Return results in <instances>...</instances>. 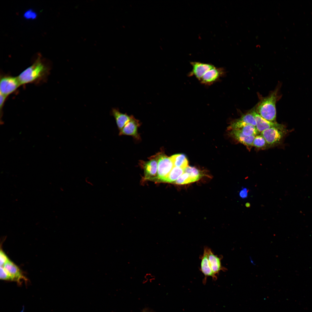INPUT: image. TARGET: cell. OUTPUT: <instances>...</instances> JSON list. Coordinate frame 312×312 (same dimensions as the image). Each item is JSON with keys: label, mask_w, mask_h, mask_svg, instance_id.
<instances>
[{"label": "cell", "mask_w": 312, "mask_h": 312, "mask_svg": "<svg viewBox=\"0 0 312 312\" xmlns=\"http://www.w3.org/2000/svg\"><path fill=\"white\" fill-rule=\"evenodd\" d=\"M279 90V88H276L268 96L262 98L255 106L256 112L268 121L276 122V104L278 99Z\"/></svg>", "instance_id": "obj_1"}, {"label": "cell", "mask_w": 312, "mask_h": 312, "mask_svg": "<svg viewBox=\"0 0 312 312\" xmlns=\"http://www.w3.org/2000/svg\"><path fill=\"white\" fill-rule=\"evenodd\" d=\"M48 69L39 58L17 77L21 85L37 81L45 76Z\"/></svg>", "instance_id": "obj_2"}, {"label": "cell", "mask_w": 312, "mask_h": 312, "mask_svg": "<svg viewBox=\"0 0 312 312\" xmlns=\"http://www.w3.org/2000/svg\"><path fill=\"white\" fill-rule=\"evenodd\" d=\"M283 124L279 127L266 129L260 133L270 147L281 144L284 137L289 132Z\"/></svg>", "instance_id": "obj_3"}, {"label": "cell", "mask_w": 312, "mask_h": 312, "mask_svg": "<svg viewBox=\"0 0 312 312\" xmlns=\"http://www.w3.org/2000/svg\"><path fill=\"white\" fill-rule=\"evenodd\" d=\"M158 162L156 179L164 182L174 165L170 158L163 154L159 155L157 157Z\"/></svg>", "instance_id": "obj_4"}, {"label": "cell", "mask_w": 312, "mask_h": 312, "mask_svg": "<svg viewBox=\"0 0 312 312\" xmlns=\"http://www.w3.org/2000/svg\"><path fill=\"white\" fill-rule=\"evenodd\" d=\"M21 85L17 77L4 76L0 79V94L7 97Z\"/></svg>", "instance_id": "obj_5"}, {"label": "cell", "mask_w": 312, "mask_h": 312, "mask_svg": "<svg viewBox=\"0 0 312 312\" xmlns=\"http://www.w3.org/2000/svg\"><path fill=\"white\" fill-rule=\"evenodd\" d=\"M209 248L206 246L204 247L203 254L200 257L201 260L200 270L205 276L203 281L204 284L206 283L208 277H211L214 281L217 279V276L213 272L209 263L208 259Z\"/></svg>", "instance_id": "obj_6"}, {"label": "cell", "mask_w": 312, "mask_h": 312, "mask_svg": "<svg viewBox=\"0 0 312 312\" xmlns=\"http://www.w3.org/2000/svg\"><path fill=\"white\" fill-rule=\"evenodd\" d=\"M249 124L256 126V123L253 113V109L243 114L241 116L233 121L229 127L230 130L238 129L242 126Z\"/></svg>", "instance_id": "obj_7"}, {"label": "cell", "mask_w": 312, "mask_h": 312, "mask_svg": "<svg viewBox=\"0 0 312 312\" xmlns=\"http://www.w3.org/2000/svg\"><path fill=\"white\" fill-rule=\"evenodd\" d=\"M224 70L222 68H213L207 72L199 81L205 85H210L217 81L224 74Z\"/></svg>", "instance_id": "obj_8"}, {"label": "cell", "mask_w": 312, "mask_h": 312, "mask_svg": "<svg viewBox=\"0 0 312 312\" xmlns=\"http://www.w3.org/2000/svg\"><path fill=\"white\" fill-rule=\"evenodd\" d=\"M190 63L192 69L189 76H194L199 81L207 72L214 67L210 64L199 62H192Z\"/></svg>", "instance_id": "obj_9"}, {"label": "cell", "mask_w": 312, "mask_h": 312, "mask_svg": "<svg viewBox=\"0 0 312 312\" xmlns=\"http://www.w3.org/2000/svg\"><path fill=\"white\" fill-rule=\"evenodd\" d=\"M12 281L20 283L21 280H26L19 268L10 260L6 263L3 266Z\"/></svg>", "instance_id": "obj_10"}, {"label": "cell", "mask_w": 312, "mask_h": 312, "mask_svg": "<svg viewBox=\"0 0 312 312\" xmlns=\"http://www.w3.org/2000/svg\"><path fill=\"white\" fill-rule=\"evenodd\" d=\"M157 160L152 159L143 164L145 180H154L156 179L157 171Z\"/></svg>", "instance_id": "obj_11"}, {"label": "cell", "mask_w": 312, "mask_h": 312, "mask_svg": "<svg viewBox=\"0 0 312 312\" xmlns=\"http://www.w3.org/2000/svg\"><path fill=\"white\" fill-rule=\"evenodd\" d=\"M252 109L253 114L256 123V127L260 133L266 129L272 127H279L282 125V124L270 122L265 119L256 112L255 106Z\"/></svg>", "instance_id": "obj_12"}, {"label": "cell", "mask_w": 312, "mask_h": 312, "mask_svg": "<svg viewBox=\"0 0 312 312\" xmlns=\"http://www.w3.org/2000/svg\"><path fill=\"white\" fill-rule=\"evenodd\" d=\"M139 121L132 116L130 120L120 131L119 135H131L139 139L138 128L140 126Z\"/></svg>", "instance_id": "obj_13"}, {"label": "cell", "mask_w": 312, "mask_h": 312, "mask_svg": "<svg viewBox=\"0 0 312 312\" xmlns=\"http://www.w3.org/2000/svg\"><path fill=\"white\" fill-rule=\"evenodd\" d=\"M222 257V256L220 257L215 255L211 249L209 248L208 259L209 263L213 272L217 276L220 271L224 272L226 270V268L222 265L221 260Z\"/></svg>", "instance_id": "obj_14"}, {"label": "cell", "mask_w": 312, "mask_h": 312, "mask_svg": "<svg viewBox=\"0 0 312 312\" xmlns=\"http://www.w3.org/2000/svg\"><path fill=\"white\" fill-rule=\"evenodd\" d=\"M229 134L231 136L240 143L250 149L252 146L253 140L255 136H247L244 135L239 130H230Z\"/></svg>", "instance_id": "obj_15"}, {"label": "cell", "mask_w": 312, "mask_h": 312, "mask_svg": "<svg viewBox=\"0 0 312 312\" xmlns=\"http://www.w3.org/2000/svg\"><path fill=\"white\" fill-rule=\"evenodd\" d=\"M112 115L115 118L119 130H121L126 124L130 120L131 116L127 114L120 112L118 109L113 108L111 112Z\"/></svg>", "instance_id": "obj_16"}, {"label": "cell", "mask_w": 312, "mask_h": 312, "mask_svg": "<svg viewBox=\"0 0 312 312\" xmlns=\"http://www.w3.org/2000/svg\"><path fill=\"white\" fill-rule=\"evenodd\" d=\"M170 158L174 166L185 169L188 166V162L185 156L183 154H177L172 156Z\"/></svg>", "instance_id": "obj_17"}, {"label": "cell", "mask_w": 312, "mask_h": 312, "mask_svg": "<svg viewBox=\"0 0 312 312\" xmlns=\"http://www.w3.org/2000/svg\"><path fill=\"white\" fill-rule=\"evenodd\" d=\"M184 173V169L181 168L174 166L164 182L174 183L177 179Z\"/></svg>", "instance_id": "obj_18"}, {"label": "cell", "mask_w": 312, "mask_h": 312, "mask_svg": "<svg viewBox=\"0 0 312 312\" xmlns=\"http://www.w3.org/2000/svg\"><path fill=\"white\" fill-rule=\"evenodd\" d=\"M237 130H239L244 135L247 136H255L260 134L255 126L250 124L244 125Z\"/></svg>", "instance_id": "obj_19"}, {"label": "cell", "mask_w": 312, "mask_h": 312, "mask_svg": "<svg viewBox=\"0 0 312 312\" xmlns=\"http://www.w3.org/2000/svg\"><path fill=\"white\" fill-rule=\"evenodd\" d=\"M252 146L261 149L270 147L263 137L260 134L255 136L253 141Z\"/></svg>", "instance_id": "obj_20"}, {"label": "cell", "mask_w": 312, "mask_h": 312, "mask_svg": "<svg viewBox=\"0 0 312 312\" xmlns=\"http://www.w3.org/2000/svg\"><path fill=\"white\" fill-rule=\"evenodd\" d=\"M184 172L188 174L194 182L198 180L202 176L200 171L193 167L188 166L184 169Z\"/></svg>", "instance_id": "obj_21"}, {"label": "cell", "mask_w": 312, "mask_h": 312, "mask_svg": "<svg viewBox=\"0 0 312 312\" xmlns=\"http://www.w3.org/2000/svg\"><path fill=\"white\" fill-rule=\"evenodd\" d=\"M194 182L188 174L184 172L174 182L178 185H184Z\"/></svg>", "instance_id": "obj_22"}, {"label": "cell", "mask_w": 312, "mask_h": 312, "mask_svg": "<svg viewBox=\"0 0 312 312\" xmlns=\"http://www.w3.org/2000/svg\"><path fill=\"white\" fill-rule=\"evenodd\" d=\"M0 278L2 280L12 281L11 278L2 266L0 267Z\"/></svg>", "instance_id": "obj_23"}, {"label": "cell", "mask_w": 312, "mask_h": 312, "mask_svg": "<svg viewBox=\"0 0 312 312\" xmlns=\"http://www.w3.org/2000/svg\"><path fill=\"white\" fill-rule=\"evenodd\" d=\"M10 259L6 254L2 250L0 251V265L3 266L4 264Z\"/></svg>", "instance_id": "obj_24"}, {"label": "cell", "mask_w": 312, "mask_h": 312, "mask_svg": "<svg viewBox=\"0 0 312 312\" xmlns=\"http://www.w3.org/2000/svg\"><path fill=\"white\" fill-rule=\"evenodd\" d=\"M24 17L25 18L29 19H33L35 18L37 14L35 12L31 10H27L25 13Z\"/></svg>", "instance_id": "obj_25"}, {"label": "cell", "mask_w": 312, "mask_h": 312, "mask_svg": "<svg viewBox=\"0 0 312 312\" xmlns=\"http://www.w3.org/2000/svg\"><path fill=\"white\" fill-rule=\"evenodd\" d=\"M0 109L1 111V109H2L5 103V101L7 97L1 94H0Z\"/></svg>", "instance_id": "obj_26"}, {"label": "cell", "mask_w": 312, "mask_h": 312, "mask_svg": "<svg viewBox=\"0 0 312 312\" xmlns=\"http://www.w3.org/2000/svg\"><path fill=\"white\" fill-rule=\"evenodd\" d=\"M241 195L242 197H244L246 196V195L245 191L244 190L242 191L241 192Z\"/></svg>", "instance_id": "obj_27"}, {"label": "cell", "mask_w": 312, "mask_h": 312, "mask_svg": "<svg viewBox=\"0 0 312 312\" xmlns=\"http://www.w3.org/2000/svg\"><path fill=\"white\" fill-rule=\"evenodd\" d=\"M250 205L249 203H246V206L247 207H249Z\"/></svg>", "instance_id": "obj_28"}, {"label": "cell", "mask_w": 312, "mask_h": 312, "mask_svg": "<svg viewBox=\"0 0 312 312\" xmlns=\"http://www.w3.org/2000/svg\"></svg>", "instance_id": "obj_29"}]
</instances>
